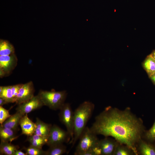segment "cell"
I'll list each match as a JSON object with an SVG mask.
<instances>
[{"instance_id":"obj_1","label":"cell","mask_w":155,"mask_h":155,"mask_svg":"<svg viewBox=\"0 0 155 155\" xmlns=\"http://www.w3.org/2000/svg\"><path fill=\"white\" fill-rule=\"evenodd\" d=\"M90 130L96 135L111 137L126 145L137 155V146L142 139L144 127L142 119L129 108L120 110L108 106L96 116Z\"/></svg>"},{"instance_id":"obj_2","label":"cell","mask_w":155,"mask_h":155,"mask_svg":"<svg viewBox=\"0 0 155 155\" xmlns=\"http://www.w3.org/2000/svg\"><path fill=\"white\" fill-rule=\"evenodd\" d=\"M94 108L95 105L93 103L85 101L81 104L74 111V135L72 147L79 140L86 127L87 123L92 116Z\"/></svg>"},{"instance_id":"obj_3","label":"cell","mask_w":155,"mask_h":155,"mask_svg":"<svg viewBox=\"0 0 155 155\" xmlns=\"http://www.w3.org/2000/svg\"><path fill=\"white\" fill-rule=\"evenodd\" d=\"M97 135L90 128L86 127L81 134L79 141L74 153L75 155H89V152L94 151L99 140Z\"/></svg>"},{"instance_id":"obj_4","label":"cell","mask_w":155,"mask_h":155,"mask_svg":"<svg viewBox=\"0 0 155 155\" xmlns=\"http://www.w3.org/2000/svg\"><path fill=\"white\" fill-rule=\"evenodd\" d=\"M44 105L50 109L57 110L59 109L65 103L67 93L66 90L56 91L40 90L38 94Z\"/></svg>"},{"instance_id":"obj_5","label":"cell","mask_w":155,"mask_h":155,"mask_svg":"<svg viewBox=\"0 0 155 155\" xmlns=\"http://www.w3.org/2000/svg\"><path fill=\"white\" fill-rule=\"evenodd\" d=\"M59 110V121L66 127L71 138L69 143L71 144L74 135V112L68 103H65Z\"/></svg>"},{"instance_id":"obj_6","label":"cell","mask_w":155,"mask_h":155,"mask_svg":"<svg viewBox=\"0 0 155 155\" xmlns=\"http://www.w3.org/2000/svg\"><path fill=\"white\" fill-rule=\"evenodd\" d=\"M71 140L70 135L67 131L54 124L51 128L46 145L49 147L64 143H69Z\"/></svg>"},{"instance_id":"obj_7","label":"cell","mask_w":155,"mask_h":155,"mask_svg":"<svg viewBox=\"0 0 155 155\" xmlns=\"http://www.w3.org/2000/svg\"><path fill=\"white\" fill-rule=\"evenodd\" d=\"M18 62L15 53L7 55H0V77L2 78L10 74L16 66Z\"/></svg>"},{"instance_id":"obj_8","label":"cell","mask_w":155,"mask_h":155,"mask_svg":"<svg viewBox=\"0 0 155 155\" xmlns=\"http://www.w3.org/2000/svg\"><path fill=\"white\" fill-rule=\"evenodd\" d=\"M99 140L95 151L96 155H113L118 142L108 137Z\"/></svg>"},{"instance_id":"obj_9","label":"cell","mask_w":155,"mask_h":155,"mask_svg":"<svg viewBox=\"0 0 155 155\" xmlns=\"http://www.w3.org/2000/svg\"><path fill=\"white\" fill-rule=\"evenodd\" d=\"M44 106L38 94L34 96L28 100L18 105L16 110L24 115L35 110L39 109Z\"/></svg>"},{"instance_id":"obj_10","label":"cell","mask_w":155,"mask_h":155,"mask_svg":"<svg viewBox=\"0 0 155 155\" xmlns=\"http://www.w3.org/2000/svg\"><path fill=\"white\" fill-rule=\"evenodd\" d=\"M34 85L32 81L23 84L17 95L16 104L18 105L30 99L34 96Z\"/></svg>"},{"instance_id":"obj_11","label":"cell","mask_w":155,"mask_h":155,"mask_svg":"<svg viewBox=\"0 0 155 155\" xmlns=\"http://www.w3.org/2000/svg\"><path fill=\"white\" fill-rule=\"evenodd\" d=\"M19 125L22 131L21 135H25L27 136L33 135L35 132L36 125L25 114L21 119Z\"/></svg>"},{"instance_id":"obj_12","label":"cell","mask_w":155,"mask_h":155,"mask_svg":"<svg viewBox=\"0 0 155 155\" xmlns=\"http://www.w3.org/2000/svg\"><path fill=\"white\" fill-rule=\"evenodd\" d=\"M24 115L20 112L16 111L15 114L8 118L0 126L16 131L18 129L20 120Z\"/></svg>"},{"instance_id":"obj_13","label":"cell","mask_w":155,"mask_h":155,"mask_svg":"<svg viewBox=\"0 0 155 155\" xmlns=\"http://www.w3.org/2000/svg\"><path fill=\"white\" fill-rule=\"evenodd\" d=\"M35 123L36 127L34 134L41 136H49L52 126L51 124L46 123L37 117Z\"/></svg>"},{"instance_id":"obj_14","label":"cell","mask_w":155,"mask_h":155,"mask_svg":"<svg viewBox=\"0 0 155 155\" xmlns=\"http://www.w3.org/2000/svg\"><path fill=\"white\" fill-rule=\"evenodd\" d=\"M48 136H41L34 134L28 136L26 141L30 143V146L42 148L44 145L46 144Z\"/></svg>"},{"instance_id":"obj_15","label":"cell","mask_w":155,"mask_h":155,"mask_svg":"<svg viewBox=\"0 0 155 155\" xmlns=\"http://www.w3.org/2000/svg\"><path fill=\"white\" fill-rule=\"evenodd\" d=\"M137 152L142 155H155V148L141 139L137 146Z\"/></svg>"},{"instance_id":"obj_16","label":"cell","mask_w":155,"mask_h":155,"mask_svg":"<svg viewBox=\"0 0 155 155\" xmlns=\"http://www.w3.org/2000/svg\"><path fill=\"white\" fill-rule=\"evenodd\" d=\"M13 130L0 127V138L1 142H11L17 139L18 137L16 135Z\"/></svg>"},{"instance_id":"obj_17","label":"cell","mask_w":155,"mask_h":155,"mask_svg":"<svg viewBox=\"0 0 155 155\" xmlns=\"http://www.w3.org/2000/svg\"><path fill=\"white\" fill-rule=\"evenodd\" d=\"M19 147L9 142L1 141L0 144V154L13 155L15 152L18 149Z\"/></svg>"},{"instance_id":"obj_18","label":"cell","mask_w":155,"mask_h":155,"mask_svg":"<svg viewBox=\"0 0 155 155\" xmlns=\"http://www.w3.org/2000/svg\"><path fill=\"white\" fill-rule=\"evenodd\" d=\"M15 53L13 46L8 41L0 40V55H7Z\"/></svg>"},{"instance_id":"obj_19","label":"cell","mask_w":155,"mask_h":155,"mask_svg":"<svg viewBox=\"0 0 155 155\" xmlns=\"http://www.w3.org/2000/svg\"><path fill=\"white\" fill-rule=\"evenodd\" d=\"M0 98L5 100L8 103L15 102L12 95L11 86H0Z\"/></svg>"},{"instance_id":"obj_20","label":"cell","mask_w":155,"mask_h":155,"mask_svg":"<svg viewBox=\"0 0 155 155\" xmlns=\"http://www.w3.org/2000/svg\"><path fill=\"white\" fill-rule=\"evenodd\" d=\"M67 152L66 147L63 144H58L49 146L46 151L45 155H61Z\"/></svg>"},{"instance_id":"obj_21","label":"cell","mask_w":155,"mask_h":155,"mask_svg":"<svg viewBox=\"0 0 155 155\" xmlns=\"http://www.w3.org/2000/svg\"><path fill=\"white\" fill-rule=\"evenodd\" d=\"M143 66L149 77L155 73V60L150 55L144 61Z\"/></svg>"},{"instance_id":"obj_22","label":"cell","mask_w":155,"mask_h":155,"mask_svg":"<svg viewBox=\"0 0 155 155\" xmlns=\"http://www.w3.org/2000/svg\"><path fill=\"white\" fill-rule=\"evenodd\" d=\"M135 154L133 150L127 146L119 143L116 146L113 155H132Z\"/></svg>"},{"instance_id":"obj_23","label":"cell","mask_w":155,"mask_h":155,"mask_svg":"<svg viewBox=\"0 0 155 155\" xmlns=\"http://www.w3.org/2000/svg\"><path fill=\"white\" fill-rule=\"evenodd\" d=\"M27 155H45L46 151L40 148L31 146L28 148H25Z\"/></svg>"},{"instance_id":"obj_24","label":"cell","mask_w":155,"mask_h":155,"mask_svg":"<svg viewBox=\"0 0 155 155\" xmlns=\"http://www.w3.org/2000/svg\"><path fill=\"white\" fill-rule=\"evenodd\" d=\"M11 115L9 113V110H7L0 106V125L2 123Z\"/></svg>"},{"instance_id":"obj_25","label":"cell","mask_w":155,"mask_h":155,"mask_svg":"<svg viewBox=\"0 0 155 155\" xmlns=\"http://www.w3.org/2000/svg\"><path fill=\"white\" fill-rule=\"evenodd\" d=\"M145 138L150 141L155 140V121L151 128L145 133Z\"/></svg>"},{"instance_id":"obj_26","label":"cell","mask_w":155,"mask_h":155,"mask_svg":"<svg viewBox=\"0 0 155 155\" xmlns=\"http://www.w3.org/2000/svg\"><path fill=\"white\" fill-rule=\"evenodd\" d=\"M23 84H19L11 86V90L14 99L16 101L17 96L19 90Z\"/></svg>"},{"instance_id":"obj_27","label":"cell","mask_w":155,"mask_h":155,"mask_svg":"<svg viewBox=\"0 0 155 155\" xmlns=\"http://www.w3.org/2000/svg\"><path fill=\"white\" fill-rule=\"evenodd\" d=\"M13 155H27V154L26 153H24L18 149L15 152Z\"/></svg>"},{"instance_id":"obj_28","label":"cell","mask_w":155,"mask_h":155,"mask_svg":"<svg viewBox=\"0 0 155 155\" xmlns=\"http://www.w3.org/2000/svg\"><path fill=\"white\" fill-rule=\"evenodd\" d=\"M7 103H8L5 100L0 98V106H2L3 105Z\"/></svg>"},{"instance_id":"obj_29","label":"cell","mask_w":155,"mask_h":155,"mask_svg":"<svg viewBox=\"0 0 155 155\" xmlns=\"http://www.w3.org/2000/svg\"><path fill=\"white\" fill-rule=\"evenodd\" d=\"M150 78L153 83L155 84V73L151 75Z\"/></svg>"},{"instance_id":"obj_30","label":"cell","mask_w":155,"mask_h":155,"mask_svg":"<svg viewBox=\"0 0 155 155\" xmlns=\"http://www.w3.org/2000/svg\"><path fill=\"white\" fill-rule=\"evenodd\" d=\"M150 55L155 60V50H154L151 53Z\"/></svg>"}]
</instances>
